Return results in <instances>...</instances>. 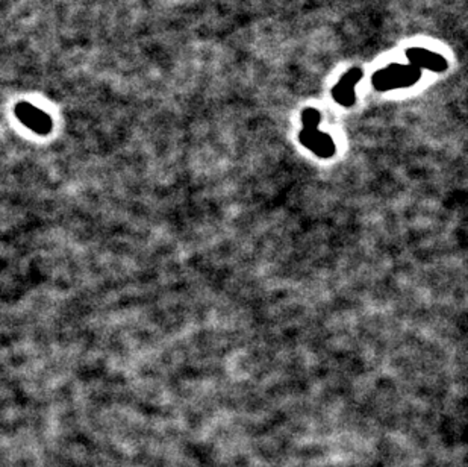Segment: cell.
<instances>
[{
  "mask_svg": "<svg viewBox=\"0 0 468 467\" xmlns=\"http://www.w3.org/2000/svg\"><path fill=\"white\" fill-rule=\"evenodd\" d=\"M363 70L359 67L350 68L347 73L343 75L340 82L332 90L333 99L343 106H352L355 103V87L356 83L363 79Z\"/></svg>",
  "mask_w": 468,
  "mask_h": 467,
  "instance_id": "277c9868",
  "label": "cell"
},
{
  "mask_svg": "<svg viewBox=\"0 0 468 467\" xmlns=\"http://www.w3.org/2000/svg\"><path fill=\"white\" fill-rule=\"evenodd\" d=\"M422 78V70L412 64H390L373 75V86L378 91H390L412 87Z\"/></svg>",
  "mask_w": 468,
  "mask_h": 467,
  "instance_id": "7a4b0ae2",
  "label": "cell"
},
{
  "mask_svg": "<svg viewBox=\"0 0 468 467\" xmlns=\"http://www.w3.org/2000/svg\"><path fill=\"white\" fill-rule=\"evenodd\" d=\"M321 120V116L314 108H308L302 114V123L303 130L300 133L298 140L305 148L314 152L317 157L321 158H331L337 152L333 140L331 135L318 130V125Z\"/></svg>",
  "mask_w": 468,
  "mask_h": 467,
  "instance_id": "6da1fadb",
  "label": "cell"
},
{
  "mask_svg": "<svg viewBox=\"0 0 468 467\" xmlns=\"http://www.w3.org/2000/svg\"><path fill=\"white\" fill-rule=\"evenodd\" d=\"M406 58L410 59V64L415 66L420 70H430V71H444L447 68L446 58L423 49V47H412V49L406 51Z\"/></svg>",
  "mask_w": 468,
  "mask_h": 467,
  "instance_id": "5b68a950",
  "label": "cell"
},
{
  "mask_svg": "<svg viewBox=\"0 0 468 467\" xmlns=\"http://www.w3.org/2000/svg\"><path fill=\"white\" fill-rule=\"evenodd\" d=\"M16 113H17L19 120H21L23 125H26L29 129H32L33 133L47 134L52 128L51 117L47 116L44 111H41L37 106L23 102V103L17 105Z\"/></svg>",
  "mask_w": 468,
  "mask_h": 467,
  "instance_id": "3957f363",
  "label": "cell"
}]
</instances>
